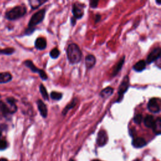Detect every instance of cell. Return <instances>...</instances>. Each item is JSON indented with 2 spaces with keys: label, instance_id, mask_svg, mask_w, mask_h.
Listing matches in <instances>:
<instances>
[{
  "label": "cell",
  "instance_id": "obj_1",
  "mask_svg": "<svg viewBox=\"0 0 161 161\" xmlns=\"http://www.w3.org/2000/svg\"><path fill=\"white\" fill-rule=\"evenodd\" d=\"M68 60L71 64H76L81 60L83 54L79 46L76 43H71L68 45L66 51Z\"/></svg>",
  "mask_w": 161,
  "mask_h": 161
},
{
  "label": "cell",
  "instance_id": "obj_2",
  "mask_svg": "<svg viewBox=\"0 0 161 161\" xmlns=\"http://www.w3.org/2000/svg\"><path fill=\"white\" fill-rule=\"evenodd\" d=\"M27 13L25 6H17L12 8L6 13V17L10 20H15L22 18Z\"/></svg>",
  "mask_w": 161,
  "mask_h": 161
},
{
  "label": "cell",
  "instance_id": "obj_3",
  "mask_svg": "<svg viewBox=\"0 0 161 161\" xmlns=\"http://www.w3.org/2000/svg\"><path fill=\"white\" fill-rule=\"evenodd\" d=\"M45 12H46V10L45 9H43V10H41L37 11L35 14H34V15L32 16L31 18L30 19V20L29 21L28 28H34V27L35 26L37 25L40 23H41L45 18Z\"/></svg>",
  "mask_w": 161,
  "mask_h": 161
},
{
  "label": "cell",
  "instance_id": "obj_4",
  "mask_svg": "<svg viewBox=\"0 0 161 161\" xmlns=\"http://www.w3.org/2000/svg\"><path fill=\"white\" fill-rule=\"evenodd\" d=\"M129 86H130L129 77H128V76H125L118 88V98L117 100V102L122 101L123 98L124 94L127 91L128 89L129 88Z\"/></svg>",
  "mask_w": 161,
  "mask_h": 161
},
{
  "label": "cell",
  "instance_id": "obj_5",
  "mask_svg": "<svg viewBox=\"0 0 161 161\" xmlns=\"http://www.w3.org/2000/svg\"><path fill=\"white\" fill-rule=\"evenodd\" d=\"M85 5L79 3H75L73 4L72 8V13L73 14V17L76 20L82 19L85 14Z\"/></svg>",
  "mask_w": 161,
  "mask_h": 161
},
{
  "label": "cell",
  "instance_id": "obj_6",
  "mask_svg": "<svg viewBox=\"0 0 161 161\" xmlns=\"http://www.w3.org/2000/svg\"><path fill=\"white\" fill-rule=\"evenodd\" d=\"M25 65L32 72H35V73H38L39 76L41 77V79L43 80H47L48 79V76L47 75V74L42 69H40L39 68H37L34 64V63L32 62L31 60H26L25 62Z\"/></svg>",
  "mask_w": 161,
  "mask_h": 161
},
{
  "label": "cell",
  "instance_id": "obj_7",
  "mask_svg": "<svg viewBox=\"0 0 161 161\" xmlns=\"http://www.w3.org/2000/svg\"><path fill=\"white\" fill-rule=\"evenodd\" d=\"M160 57V48L157 47L154 49L147 56L146 62L148 64H150Z\"/></svg>",
  "mask_w": 161,
  "mask_h": 161
},
{
  "label": "cell",
  "instance_id": "obj_8",
  "mask_svg": "<svg viewBox=\"0 0 161 161\" xmlns=\"http://www.w3.org/2000/svg\"><path fill=\"white\" fill-rule=\"evenodd\" d=\"M108 140V137L106 132L105 130H100L98 132L97 140H96V143L100 147H103L107 143Z\"/></svg>",
  "mask_w": 161,
  "mask_h": 161
},
{
  "label": "cell",
  "instance_id": "obj_9",
  "mask_svg": "<svg viewBox=\"0 0 161 161\" xmlns=\"http://www.w3.org/2000/svg\"><path fill=\"white\" fill-rule=\"evenodd\" d=\"M147 108L149 111L153 113V114H158V113H159L160 108L157 100L156 98L151 99L148 103Z\"/></svg>",
  "mask_w": 161,
  "mask_h": 161
},
{
  "label": "cell",
  "instance_id": "obj_10",
  "mask_svg": "<svg viewBox=\"0 0 161 161\" xmlns=\"http://www.w3.org/2000/svg\"><path fill=\"white\" fill-rule=\"evenodd\" d=\"M37 107H38L39 111L40 112L41 116L44 118H47V115H48V109H47V106L45 105V104L40 100H39L37 101Z\"/></svg>",
  "mask_w": 161,
  "mask_h": 161
},
{
  "label": "cell",
  "instance_id": "obj_11",
  "mask_svg": "<svg viewBox=\"0 0 161 161\" xmlns=\"http://www.w3.org/2000/svg\"><path fill=\"white\" fill-rule=\"evenodd\" d=\"M132 143V146L137 149L142 148L147 145V142L146 140L142 137H137L134 138Z\"/></svg>",
  "mask_w": 161,
  "mask_h": 161
},
{
  "label": "cell",
  "instance_id": "obj_12",
  "mask_svg": "<svg viewBox=\"0 0 161 161\" xmlns=\"http://www.w3.org/2000/svg\"><path fill=\"white\" fill-rule=\"evenodd\" d=\"M96 64V58L93 55H88L85 58V65L88 69H92Z\"/></svg>",
  "mask_w": 161,
  "mask_h": 161
},
{
  "label": "cell",
  "instance_id": "obj_13",
  "mask_svg": "<svg viewBox=\"0 0 161 161\" xmlns=\"http://www.w3.org/2000/svg\"><path fill=\"white\" fill-rule=\"evenodd\" d=\"M6 101L8 104V106H7L10 114H14L17 110V106L15 104L16 100L13 98H8L6 99Z\"/></svg>",
  "mask_w": 161,
  "mask_h": 161
},
{
  "label": "cell",
  "instance_id": "obj_14",
  "mask_svg": "<svg viewBox=\"0 0 161 161\" xmlns=\"http://www.w3.org/2000/svg\"><path fill=\"white\" fill-rule=\"evenodd\" d=\"M35 47L37 49L43 51L45 49V48L47 47V42L45 39L42 37H39L35 40Z\"/></svg>",
  "mask_w": 161,
  "mask_h": 161
},
{
  "label": "cell",
  "instance_id": "obj_15",
  "mask_svg": "<svg viewBox=\"0 0 161 161\" xmlns=\"http://www.w3.org/2000/svg\"><path fill=\"white\" fill-rule=\"evenodd\" d=\"M125 57L123 56V57L120 60V61L117 64V65H115L114 70H113L112 72V76L114 77L115 76H117L118 74V73L121 71L123 64L125 63Z\"/></svg>",
  "mask_w": 161,
  "mask_h": 161
},
{
  "label": "cell",
  "instance_id": "obj_16",
  "mask_svg": "<svg viewBox=\"0 0 161 161\" xmlns=\"http://www.w3.org/2000/svg\"><path fill=\"white\" fill-rule=\"evenodd\" d=\"M146 68V62L143 60H141L137 62L133 67V69L136 72H142Z\"/></svg>",
  "mask_w": 161,
  "mask_h": 161
},
{
  "label": "cell",
  "instance_id": "obj_17",
  "mask_svg": "<svg viewBox=\"0 0 161 161\" xmlns=\"http://www.w3.org/2000/svg\"><path fill=\"white\" fill-rule=\"evenodd\" d=\"M114 91V88L111 87H107V88L103 89L101 91L100 95L103 98H108V97H109L110 96H111L113 94Z\"/></svg>",
  "mask_w": 161,
  "mask_h": 161
},
{
  "label": "cell",
  "instance_id": "obj_18",
  "mask_svg": "<svg viewBox=\"0 0 161 161\" xmlns=\"http://www.w3.org/2000/svg\"><path fill=\"white\" fill-rule=\"evenodd\" d=\"M152 129L155 134L160 135L161 133V119L160 117L157 118L154 122V125L152 126Z\"/></svg>",
  "mask_w": 161,
  "mask_h": 161
},
{
  "label": "cell",
  "instance_id": "obj_19",
  "mask_svg": "<svg viewBox=\"0 0 161 161\" xmlns=\"http://www.w3.org/2000/svg\"><path fill=\"white\" fill-rule=\"evenodd\" d=\"M12 76L9 72H0V84L8 83L11 80Z\"/></svg>",
  "mask_w": 161,
  "mask_h": 161
},
{
  "label": "cell",
  "instance_id": "obj_20",
  "mask_svg": "<svg viewBox=\"0 0 161 161\" xmlns=\"http://www.w3.org/2000/svg\"><path fill=\"white\" fill-rule=\"evenodd\" d=\"M77 98H74L73 99V100L70 103H69L65 108H64L63 111H62V115L64 116H66L67 115V114L68 113V111L72 109L77 104Z\"/></svg>",
  "mask_w": 161,
  "mask_h": 161
},
{
  "label": "cell",
  "instance_id": "obj_21",
  "mask_svg": "<svg viewBox=\"0 0 161 161\" xmlns=\"http://www.w3.org/2000/svg\"><path fill=\"white\" fill-rule=\"evenodd\" d=\"M154 118L152 115H147L146 118L143 119L144 125L147 128H152L154 123Z\"/></svg>",
  "mask_w": 161,
  "mask_h": 161
},
{
  "label": "cell",
  "instance_id": "obj_22",
  "mask_svg": "<svg viewBox=\"0 0 161 161\" xmlns=\"http://www.w3.org/2000/svg\"><path fill=\"white\" fill-rule=\"evenodd\" d=\"M46 2L47 1H41V0H31L29 3L32 9H37Z\"/></svg>",
  "mask_w": 161,
  "mask_h": 161
},
{
  "label": "cell",
  "instance_id": "obj_23",
  "mask_svg": "<svg viewBox=\"0 0 161 161\" xmlns=\"http://www.w3.org/2000/svg\"><path fill=\"white\" fill-rule=\"evenodd\" d=\"M39 89H40V93H41L43 98L46 101H49V94H48V93L46 90V88L44 87V86L43 85H40Z\"/></svg>",
  "mask_w": 161,
  "mask_h": 161
},
{
  "label": "cell",
  "instance_id": "obj_24",
  "mask_svg": "<svg viewBox=\"0 0 161 161\" xmlns=\"http://www.w3.org/2000/svg\"><path fill=\"white\" fill-rule=\"evenodd\" d=\"M51 98L53 100H56V101H59L60 100L62 99V94L60 93H58V92H56V91H52L51 93Z\"/></svg>",
  "mask_w": 161,
  "mask_h": 161
},
{
  "label": "cell",
  "instance_id": "obj_25",
  "mask_svg": "<svg viewBox=\"0 0 161 161\" xmlns=\"http://www.w3.org/2000/svg\"><path fill=\"white\" fill-rule=\"evenodd\" d=\"M59 55H60V51H59L58 49H57V48H54V49H53L50 52V56L52 59L58 58Z\"/></svg>",
  "mask_w": 161,
  "mask_h": 161
},
{
  "label": "cell",
  "instance_id": "obj_26",
  "mask_svg": "<svg viewBox=\"0 0 161 161\" xmlns=\"http://www.w3.org/2000/svg\"><path fill=\"white\" fill-rule=\"evenodd\" d=\"M14 52V49L13 48H6L5 49H0V54H6V55H11Z\"/></svg>",
  "mask_w": 161,
  "mask_h": 161
},
{
  "label": "cell",
  "instance_id": "obj_27",
  "mask_svg": "<svg viewBox=\"0 0 161 161\" xmlns=\"http://www.w3.org/2000/svg\"><path fill=\"white\" fill-rule=\"evenodd\" d=\"M142 121H143V117L142 114H137L134 118V122L137 125H140Z\"/></svg>",
  "mask_w": 161,
  "mask_h": 161
},
{
  "label": "cell",
  "instance_id": "obj_28",
  "mask_svg": "<svg viewBox=\"0 0 161 161\" xmlns=\"http://www.w3.org/2000/svg\"><path fill=\"white\" fill-rule=\"evenodd\" d=\"M7 147V142L5 140H0V150H5Z\"/></svg>",
  "mask_w": 161,
  "mask_h": 161
},
{
  "label": "cell",
  "instance_id": "obj_29",
  "mask_svg": "<svg viewBox=\"0 0 161 161\" xmlns=\"http://www.w3.org/2000/svg\"><path fill=\"white\" fill-rule=\"evenodd\" d=\"M98 1H96V0H91L89 2V5L90 7L92 8H96L98 6Z\"/></svg>",
  "mask_w": 161,
  "mask_h": 161
},
{
  "label": "cell",
  "instance_id": "obj_30",
  "mask_svg": "<svg viewBox=\"0 0 161 161\" xmlns=\"http://www.w3.org/2000/svg\"><path fill=\"white\" fill-rule=\"evenodd\" d=\"M34 30H35L34 28H28V29H27V30H26V31H25V34H26L27 35H30V34H31L32 33H33V32L34 31Z\"/></svg>",
  "mask_w": 161,
  "mask_h": 161
},
{
  "label": "cell",
  "instance_id": "obj_31",
  "mask_svg": "<svg viewBox=\"0 0 161 161\" xmlns=\"http://www.w3.org/2000/svg\"><path fill=\"white\" fill-rule=\"evenodd\" d=\"M100 19H101V16L100 14H96V19H95V23H96L99 22Z\"/></svg>",
  "mask_w": 161,
  "mask_h": 161
},
{
  "label": "cell",
  "instance_id": "obj_32",
  "mask_svg": "<svg viewBox=\"0 0 161 161\" xmlns=\"http://www.w3.org/2000/svg\"><path fill=\"white\" fill-rule=\"evenodd\" d=\"M71 23L72 26H74L75 24L76 23V19L73 17L71 19Z\"/></svg>",
  "mask_w": 161,
  "mask_h": 161
},
{
  "label": "cell",
  "instance_id": "obj_33",
  "mask_svg": "<svg viewBox=\"0 0 161 161\" xmlns=\"http://www.w3.org/2000/svg\"><path fill=\"white\" fill-rule=\"evenodd\" d=\"M0 161H8V160L5 159H0Z\"/></svg>",
  "mask_w": 161,
  "mask_h": 161
},
{
  "label": "cell",
  "instance_id": "obj_34",
  "mask_svg": "<svg viewBox=\"0 0 161 161\" xmlns=\"http://www.w3.org/2000/svg\"><path fill=\"white\" fill-rule=\"evenodd\" d=\"M156 3H158L159 5L161 4V3H160V2H157V1H156Z\"/></svg>",
  "mask_w": 161,
  "mask_h": 161
},
{
  "label": "cell",
  "instance_id": "obj_35",
  "mask_svg": "<svg viewBox=\"0 0 161 161\" xmlns=\"http://www.w3.org/2000/svg\"><path fill=\"white\" fill-rule=\"evenodd\" d=\"M92 161H101V160H97V159H96V160H92Z\"/></svg>",
  "mask_w": 161,
  "mask_h": 161
},
{
  "label": "cell",
  "instance_id": "obj_36",
  "mask_svg": "<svg viewBox=\"0 0 161 161\" xmlns=\"http://www.w3.org/2000/svg\"><path fill=\"white\" fill-rule=\"evenodd\" d=\"M69 161H74V160H73V159H71V160H69Z\"/></svg>",
  "mask_w": 161,
  "mask_h": 161
},
{
  "label": "cell",
  "instance_id": "obj_37",
  "mask_svg": "<svg viewBox=\"0 0 161 161\" xmlns=\"http://www.w3.org/2000/svg\"><path fill=\"white\" fill-rule=\"evenodd\" d=\"M1 135H2V134H1V132H0V137H1Z\"/></svg>",
  "mask_w": 161,
  "mask_h": 161
}]
</instances>
